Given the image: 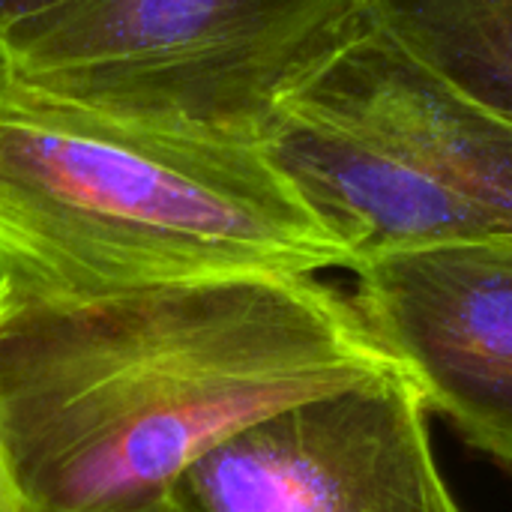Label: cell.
I'll list each match as a JSON object with an SVG mask.
<instances>
[{
    "mask_svg": "<svg viewBox=\"0 0 512 512\" xmlns=\"http://www.w3.org/2000/svg\"><path fill=\"white\" fill-rule=\"evenodd\" d=\"M363 27L512 123V0H363Z\"/></svg>",
    "mask_w": 512,
    "mask_h": 512,
    "instance_id": "52a82bcc",
    "label": "cell"
},
{
    "mask_svg": "<svg viewBox=\"0 0 512 512\" xmlns=\"http://www.w3.org/2000/svg\"><path fill=\"white\" fill-rule=\"evenodd\" d=\"M426 402L390 366L234 432L174 486L180 512H462Z\"/></svg>",
    "mask_w": 512,
    "mask_h": 512,
    "instance_id": "277c9868",
    "label": "cell"
},
{
    "mask_svg": "<svg viewBox=\"0 0 512 512\" xmlns=\"http://www.w3.org/2000/svg\"><path fill=\"white\" fill-rule=\"evenodd\" d=\"M141 512H180L171 501H165V504H159V507H150V510H141Z\"/></svg>",
    "mask_w": 512,
    "mask_h": 512,
    "instance_id": "30bf717a",
    "label": "cell"
},
{
    "mask_svg": "<svg viewBox=\"0 0 512 512\" xmlns=\"http://www.w3.org/2000/svg\"><path fill=\"white\" fill-rule=\"evenodd\" d=\"M363 30V0H84L0 72L54 96L261 147L282 102Z\"/></svg>",
    "mask_w": 512,
    "mask_h": 512,
    "instance_id": "3957f363",
    "label": "cell"
},
{
    "mask_svg": "<svg viewBox=\"0 0 512 512\" xmlns=\"http://www.w3.org/2000/svg\"><path fill=\"white\" fill-rule=\"evenodd\" d=\"M84 0H0V66Z\"/></svg>",
    "mask_w": 512,
    "mask_h": 512,
    "instance_id": "ba28073f",
    "label": "cell"
},
{
    "mask_svg": "<svg viewBox=\"0 0 512 512\" xmlns=\"http://www.w3.org/2000/svg\"><path fill=\"white\" fill-rule=\"evenodd\" d=\"M330 267L354 273V258L261 147L135 123L0 72L3 300Z\"/></svg>",
    "mask_w": 512,
    "mask_h": 512,
    "instance_id": "7a4b0ae2",
    "label": "cell"
},
{
    "mask_svg": "<svg viewBox=\"0 0 512 512\" xmlns=\"http://www.w3.org/2000/svg\"><path fill=\"white\" fill-rule=\"evenodd\" d=\"M285 102L369 138L429 189L512 240V123L360 30ZM282 102V105H285Z\"/></svg>",
    "mask_w": 512,
    "mask_h": 512,
    "instance_id": "8992f818",
    "label": "cell"
},
{
    "mask_svg": "<svg viewBox=\"0 0 512 512\" xmlns=\"http://www.w3.org/2000/svg\"><path fill=\"white\" fill-rule=\"evenodd\" d=\"M390 366L315 276L0 297V453L27 512L150 510L234 432Z\"/></svg>",
    "mask_w": 512,
    "mask_h": 512,
    "instance_id": "6da1fadb",
    "label": "cell"
},
{
    "mask_svg": "<svg viewBox=\"0 0 512 512\" xmlns=\"http://www.w3.org/2000/svg\"><path fill=\"white\" fill-rule=\"evenodd\" d=\"M0 512H27L24 498H21V492H18V483H15V477H12V471H9L3 453H0Z\"/></svg>",
    "mask_w": 512,
    "mask_h": 512,
    "instance_id": "9c48e42d",
    "label": "cell"
},
{
    "mask_svg": "<svg viewBox=\"0 0 512 512\" xmlns=\"http://www.w3.org/2000/svg\"><path fill=\"white\" fill-rule=\"evenodd\" d=\"M354 276L360 318L426 408L512 471V240L399 252Z\"/></svg>",
    "mask_w": 512,
    "mask_h": 512,
    "instance_id": "5b68a950",
    "label": "cell"
}]
</instances>
